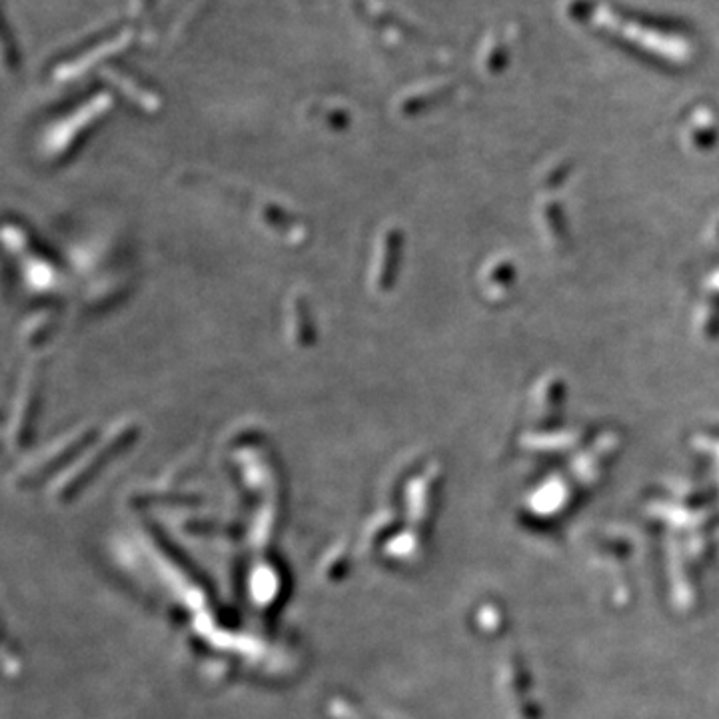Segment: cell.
<instances>
[{"label":"cell","instance_id":"cell-1","mask_svg":"<svg viewBox=\"0 0 719 719\" xmlns=\"http://www.w3.org/2000/svg\"><path fill=\"white\" fill-rule=\"evenodd\" d=\"M136 432H138V428H136V424H134L132 420H120V422L114 426V430H110V432L102 438L100 446H98V448H92V450L84 456V460L80 462L78 468L70 470L66 482H62V488H60L58 492H60V494H64V492H66V494L74 492L82 482H86L94 472L100 470V466H102L104 460H108L110 456H116L120 450H124V446H128V444L134 440Z\"/></svg>","mask_w":719,"mask_h":719},{"label":"cell","instance_id":"cell-2","mask_svg":"<svg viewBox=\"0 0 719 719\" xmlns=\"http://www.w3.org/2000/svg\"><path fill=\"white\" fill-rule=\"evenodd\" d=\"M88 438H90V430L86 428L74 430L66 438H60L54 446H50V450L38 454L34 460L28 462L24 478H36L40 474H46L52 466H56V462L66 460L74 450H78V446H84Z\"/></svg>","mask_w":719,"mask_h":719},{"label":"cell","instance_id":"cell-3","mask_svg":"<svg viewBox=\"0 0 719 719\" xmlns=\"http://www.w3.org/2000/svg\"><path fill=\"white\" fill-rule=\"evenodd\" d=\"M34 406H36V380L34 376H26L24 378V386L18 392V400L14 404V412H12V436L16 442L24 440V436L28 434L30 422L34 418Z\"/></svg>","mask_w":719,"mask_h":719},{"label":"cell","instance_id":"cell-4","mask_svg":"<svg viewBox=\"0 0 719 719\" xmlns=\"http://www.w3.org/2000/svg\"><path fill=\"white\" fill-rule=\"evenodd\" d=\"M396 234L394 232H386L382 238H380V246H378V258L374 262V276H372V282L376 286V290H386L390 278H392V254H394V248H396Z\"/></svg>","mask_w":719,"mask_h":719},{"label":"cell","instance_id":"cell-5","mask_svg":"<svg viewBox=\"0 0 719 719\" xmlns=\"http://www.w3.org/2000/svg\"><path fill=\"white\" fill-rule=\"evenodd\" d=\"M290 332H292V338L296 340V344L300 346H306L312 338V328H310V316H308V306H306V300L296 296L292 300V310H290Z\"/></svg>","mask_w":719,"mask_h":719}]
</instances>
